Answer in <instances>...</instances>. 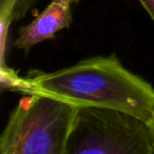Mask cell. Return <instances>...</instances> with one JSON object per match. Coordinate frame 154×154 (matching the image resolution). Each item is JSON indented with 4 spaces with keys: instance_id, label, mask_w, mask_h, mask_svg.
<instances>
[{
    "instance_id": "cell-6",
    "label": "cell",
    "mask_w": 154,
    "mask_h": 154,
    "mask_svg": "<svg viewBox=\"0 0 154 154\" xmlns=\"http://www.w3.org/2000/svg\"><path fill=\"white\" fill-rule=\"evenodd\" d=\"M138 1L149 14L150 18L154 21V0H138Z\"/></svg>"
},
{
    "instance_id": "cell-7",
    "label": "cell",
    "mask_w": 154,
    "mask_h": 154,
    "mask_svg": "<svg viewBox=\"0 0 154 154\" xmlns=\"http://www.w3.org/2000/svg\"><path fill=\"white\" fill-rule=\"evenodd\" d=\"M61 1H63V2L72 5H74V3H77L78 1H80V0H61Z\"/></svg>"
},
{
    "instance_id": "cell-2",
    "label": "cell",
    "mask_w": 154,
    "mask_h": 154,
    "mask_svg": "<svg viewBox=\"0 0 154 154\" xmlns=\"http://www.w3.org/2000/svg\"><path fill=\"white\" fill-rule=\"evenodd\" d=\"M77 110L40 94L22 97L0 139V154H66Z\"/></svg>"
},
{
    "instance_id": "cell-8",
    "label": "cell",
    "mask_w": 154,
    "mask_h": 154,
    "mask_svg": "<svg viewBox=\"0 0 154 154\" xmlns=\"http://www.w3.org/2000/svg\"><path fill=\"white\" fill-rule=\"evenodd\" d=\"M152 127H153V129H154V124H153V125H152Z\"/></svg>"
},
{
    "instance_id": "cell-3",
    "label": "cell",
    "mask_w": 154,
    "mask_h": 154,
    "mask_svg": "<svg viewBox=\"0 0 154 154\" xmlns=\"http://www.w3.org/2000/svg\"><path fill=\"white\" fill-rule=\"evenodd\" d=\"M66 154H154V129L122 112L78 109Z\"/></svg>"
},
{
    "instance_id": "cell-4",
    "label": "cell",
    "mask_w": 154,
    "mask_h": 154,
    "mask_svg": "<svg viewBox=\"0 0 154 154\" xmlns=\"http://www.w3.org/2000/svg\"><path fill=\"white\" fill-rule=\"evenodd\" d=\"M72 20L71 5L61 0H52L28 26L20 28L14 47L28 54L34 45L53 39L59 31L70 28Z\"/></svg>"
},
{
    "instance_id": "cell-5",
    "label": "cell",
    "mask_w": 154,
    "mask_h": 154,
    "mask_svg": "<svg viewBox=\"0 0 154 154\" xmlns=\"http://www.w3.org/2000/svg\"><path fill=\"white\" fill-rule=\"evenodd\" d=\"M38 0H0V62L5 63L10 26L22 19Z\"/></svg>"
},
{
    "instance_id": "cell-1",
    "label": "cell",
    "mask_w": 154,
    "mask_h": 154,
    "mask_svg": "<svg viewBox=\"0 0 154 154\" xmlns=\"http://www.w3.org/2000/svg\"><path fill=\"white\" fill-rule=\"evenodd\" d=\"M16 92L40 94L76 109H103L154 124V88L115 55L95 56L53 72L33 71Z\"/></svg>"
}]
</instances>
